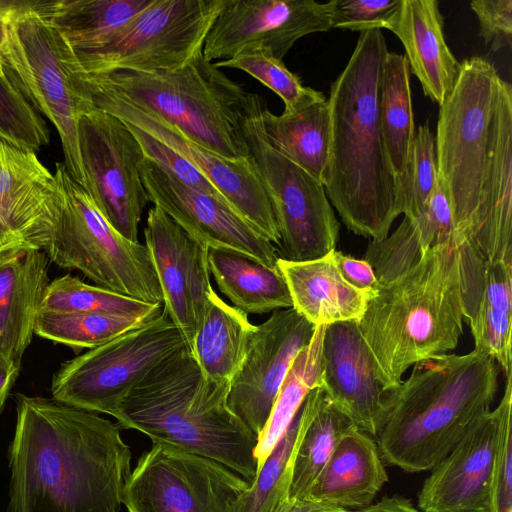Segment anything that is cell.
<instances>
[{
  "mask_svg": "<svg viewBox=\"0 0 512 512\" xmlns=\"http://www.w3.org/2000/svg\"><path fill=\"white\" fill-rule=\"evenodd\" d=\"M434 136L455 233L485 261L512 264V87L487 59L460 63Z\"/></svg>",
  "mask_w": 512,
  "mask_h": 512,
  "instance_id": "6da1fadb",
  "label": "cell"
},
{
  "mask_svg": "<svg viewBox=\"0 0 512 512\" xmlns=\"http://www.w3.org/2000/svg\"><path fill=\"white\" fill-rule=\"evenodd\" d=\"M131 459L118 424L18 394L5 512H119Z\"/></svg>",
  "mask_w": 512,
  "mask_h": 512,
  "instance_id": "7a4b0ae2",
  "label": "cell"
},
{
  "mask_svg": "<svg viewBox=\"0 0 512 512\" xmlns=\"http://www.w3.org/2000/svg\"><path fill=\"white\" fill-rule=\"evenodd\" d=\"M388 53L381 29L360 32L332 83L327 198L353 233L382 240L403 214L404 192L391 166L380 124L379 96Z\"/></svg>",
  "mask_w": 512,
  "mask_h": 512,
  "instance_id": "3957f363",
  "label": "cell"
},
{
  "mask_svg": "<svg viewBox=\"0 0 512 512\" xmlns=\"http://www.w3.org/2000/svg\"><path fill=\"white\" fill-rule=\"evenodd\" d=\"M456 233L407 271L379 285L357 320L385 391L408 368L449 354L463 333V275Z\"/></svg>",
  "mask_w": 512,
  "mask_h": 512,
  "instance_id": "277c9868",
  "label": "cell"
},
{
  "mask_svg": "<svg viewBox=\"0 0 512 512\" xmlns=\"http://www.w3.org/2000/svg\"><path fill=\"white\" fill-rule=\"evenodd\" d=\"M497 390L496 362L475 349L415 364L406 380L386 391L376 439L383 461L409 473L430 471L491 410Z\"/></svg>",
  "mask_w": 512,
  "mask_h": 512,
  "instance_id": "5b68a950",
  "label": "cell"
},
{
  "mask_svg": "<svg viewBox=\"0 0 512 512\" xmlns=\"http://www.w3.org/2000/svg\"><path fill=\"white\" fill-rule=\"evenodd\" d=\"M229 386L206 379L184 346L135 385L113 417L120 428L215 460L252 484L257 436L228 407Z\"/></svg>",
  "mask_w": 512,
  "mask_h": 512,
  "instance_id": "8992f818",
  "label": "cell"
},
{
  "mask_svg": "<svg viewBox=\"0 0 512 512\" xmlns=\"http://www.w3.org/2000/svg\"><path fill=\"white\" fill-rule=\"evenodd\" d=\"M80 74L96 88L157 116L224 158H251L244 126L263 105L262 99L206 61L202 52L174 71Z\"/></svg>",
  "mask_w": 512,
  "mask_h": 512,
  "instance_id": "52a82bcc",
  "label": "cell"
},
{
  "mask_svg": "<svg viewBox=\"0 0 512 512\" xmlns=\"http://www.w3.org/2000/svg\"><path fill=\"white\" fill-rule=\"evenodd\" d=\"M57 214L44 249L55 265L78 270L97 286L152 304L163 303L145 244L117 232L64 163H56Z\"/></svg>",
  "mask_w": 512,
  "mask_h": 512,
  "instance_id": "ba28073f",
  "label": "cell"
},
{
  "mask_svg": "<svg viewBox=\"0 0 512 512\" xmlns=\"http://www.w3.org/2000/svg\"><path fill=\"white\" fill-rule=\"evenodd\" d=\"M6 77L38 113L56 128L71 178L85 189L78 123L92 104L78 88L79 68L60 33L34 9L20 1L8 27L3 51Z\"/></svg>",
  "mask_w": 512,
  "mask_h": 512,
  "instance_id": "9c48e42d",
  "label": "cell"
},
{
  "mask_svg": "<svg viewBox=\"0 0 512 512\" xmlns=\"http://www.w3.org/2000/svg\"><path fill=\"white\" fill-rule=\"evenodd\" d=\"M228 2L153 0L125 24L69 49L87 75L174 71L202 52L213 22Z\"/></svg>",
  "mask_w": 512,
  "mask_h": 512,
  "instance_id": "30bf717a",
  "label": "cell"
},
{
  "mask_svg": "<svg viewBox=\"0 0 512 512\" xmlns=\"http://www.w3.org/2000/svg\"><path fill=\"white\" fill-rule=\"evenodd\" d=\"M187 343L166 312L61 365L51 383L55 401L113 417L130 390Z\"/></svg>",
  "mask_w": 512,
  "mask_h": 512,
  "instance_id": "8fae6325",
  "label": "cell"
},
{
  "mask_svg": "<svg viewBox=\"0 0 512 512\" xmlns=\"http://www.w3.org/2000/svg\"><path fill=\"white\" fill-rule=\"evenodd\" d=\"M263 106L247 118L244 131L276 216L278 257L296 262L320 258L336 248L338 220L324 186L264 140L256 119Z\"/></svg>",
  "mask_w": 512,
  "mask_h": 512,
  "instance_id": "7c38bea8",
  "label": "cell"
},
{
  "mask_svg": "<svg viewBox=\"0 0 512 512\" xmlns=\"http://www.w3.org/2000/svg\"><path fill=\"white\" fill-rule=\"evenodd\" d=\"M251 484L225 465L165 443H152L127 478L128 512H229Z\"/></svg>",
  "mask_w": 512,
  "mask_h": 512,
  "instance_id": "4fadbf2b",
  "label": "cell"
},
{
  "mask_svg": "<svg viewBox=\"0 0 512 512\" xmlns=\"http://www.w3.org/2000/svg\"><path fill=\"white\" fill-rule=\"evenodd\" d=\"M78 144L85 190L122 236L138 241V228L149 199L140 165L141 145L119 118L93 105L78 123Z\"/></svg>",
  "mask_w": 512,
  "mask_h": 512,
  "instance_id": "5bb4252c",
  "label": "cell"
},
{
  "mask_svg": "<svg viewBox=\"0 0 512 512\" xmlns=\"http://www.w3.org/2000/svg\"><path fill=\"white\" fill-rule=\"evenodd\" d=\"M78 87L80 94L94 107L138 127L185 158L250 225L278 245L276 216L252 157L237 160L224 158L193 142L157 116L96 88L84 80L80 72Z\"/></svg>",
  "mask_w": 512,
  "mask_h": 512,
  "instance_id": "9a60e30c",
  "label": "cell"
},
{
  "mask_svg": "<svg viewBox=\"0 0 512 512\" xmlns=\"http://www.w3.org/2000/svg\"><path fill=\"white\" fill-rule=\"evenodd\" d=\"M335 0H229L203 44L206 61L229 59L240 51L260 49L282 60L294 43L332 27Z\"/></svg>",
  "mask_w": 512,
  "mask_h": 512,
  "instance_id": "2e32d148",
  "label": "cell"
},
{
  "mask_svg": "<svg viewBox=\"0 0 512 512\" xmlns=\"http://www.w3.org/2000/svg\"><path fill=\"white\" fill-rule=\"evenodd\" d=\"M317 326L293 307L279 309L255 326L245 358L232 379L230 410L256 436L262 431L281 385Z\"/></svg>",
  "mask_w": 512,
  "mask_h": 512,
  "instance_id": "e0dca14e",
  "label": "cell"
},
{
  "mask_svg": "<svg viewBox=\"0 0 512 512\" xmlns=\"http://www.w3.org/2000/svg\"><path fill=\"white\" fill-rule=\"evenodd\" d=\"M149 202L208 248H226L277 267L275 245L224 199L190 188L147 159L140 165Z\"/></svg>",
  "mask_w": 512,
  "mask_h": 512,
  "instance_id": "ac0fdd59",
  "label": "cell"
},
{
  "mask_svg": "<svg viewBox=\"0 0 512 512\" xmlns=\"http://www.w3.org/2000/svg\"><path fill=\"white\" fill-rule=\"evenodd\" d=\"M144 239L161 287L163 310L189 347L212 289L208 247L156 206L148 212Z\"/></svg>",
  "mask_w": 512,
  "mask_h": 512,
  "instance_id": "d6986e66",
  "label": "cell"
},
{
  "mask_svg": "<svg viewBox=\"0 0 512 512\" xmlns=\"http://www.w3.org/2000/svg\"><path fill=\"white\" fill-rule=\"evenodd\" d=\"M319 387L350 422L377 439L386 417V391L356 321L325 327Z\"/></svg>",
  "mask_w": 512,
  "mask_h": 512,
  "instance_id": "ffe728a7",
  "label": "cell"
},
{
  "mask_svg": "<svg viewBox=\"0 0 512 512\" xmlns=\"http://www.w3.org/2000/svg\"><path fill=\"white\" fill-rule=\"evenodd\" d=\"M496 407L478 417L430 471L418 494L422 512H488L498 425Z\"/></svg>",
  "mask_w": 512,
  "mask_h": 512,
  "instance_id": "44dd1931",
  "label": "cell"
},
{
  "mask_svg": "<svg viewBox=\"0 0 512 512\" xmlns=\"http://www.w3.org/2000/svg\"><path fill=\"white\" fill-rule=\"evenodd\" d=\"M57 214V188L35 150L0 135V219L25 249L44 250Z\"/></svg>",
  "mask_w": 512,
  "mask_h": 512,
  "instance_id": "7402d4cb",
  "label": "cell"
},
{
  "mask_svg": "<svg viewBox=\"0 0 512 512\" xmlns=\"http://www.w3.org/2000/svg\"><path fill=\"white\" fill-rule=\"evenodd\" d=\"M463 316L475 350L512 375V264L485 261L467 241L460 244Z\"/></svg>",
  "mask_w": 512,
  "mask_h": 512,
  "instance_id": "603a6c76",
  "label": "cell"
},
{
  "mask_svg": "<svg viewBox=\"0 0 512 512\" xmlns=\"http://www.w3.org/2000/svg\"><path fill=\"white\" fill-rule=\"evenodd\" d=\"M443 26L438 1L402 0L387 27L402 42L410 73L418 78L424 94L439 105L453 90L460 72Z\"/></svg>",
  "mask_w": 512,
  "mask_h": 512,
  "instance_id": "cb8c5ba5",
  "label": "cell"
},
{
  "mask_svg": "<svg viewBox=\"0 0 512 512\" xmlns=\"http://www.w3.org/2000/svg\"><path fill=\"white\" fill-rule=\"evenodd\" d=\"M48 284V257L42 250L0 253V354L18 367L35 334Z\"/></svg>",
  "mask_w": 512,
  "mask_h": 512,
  "instance_id": "d4e9b609",
  "label": "cell"
},
{
  "mask_svg": "<svg viewBox=\"0 0 512 512\" xmlns=\"http://www.w3.org/2000/svg\"><path fill=\"white\" fill-rule=\"evenodd\" d=\"M387 481L375 439L351 426L340 436L305 500L357 511L373 504Z\"/></svg>",
  "mask_w": 512,
  "mask_h": 512,
  "instance_id": "484cf974",
  "label": "cell"
},
{
  "mask_svg": "<svg viewBox=\"0 0 512 512\" xmlns=\"http://www.w3.org/2000/svg\"><path fill=\"white\" fill-rule=\"evenodd\" d=\"M334 250L313 260H277L292 307L315 326L359 320L370 298L343 278L335 263Z\"/></svg>",
  "mask_w": 512,
  "mask_h": 512,
  "instance_id": "4316f807",
  "label": "cell"
},
{
  "mask_svg": "<svg viewBox=\"0 0 512 512\" xmlns=\"http://www.w3.org/2000/svg\"><path fill=\"white\" fill-rule=\"evenodd\" d=\"M256 119L270 147L325 185L330 155L327 99L281 115H275L263 106Z\"/></svg>",
  "mask_w": 512,
  "mask_h": 512,
  "instance_id": "83f0119b",
  "label": "cell"
},
{
  "mask_svg": "<svg viewBox=\"0 0 512 512\" xmlns=\"http://www.w3.org/2000/svg\"><path fill=\"white\" fill-rule=\"evenodd\" d=\"M351 426L320 387L306 397L300 411L290 460L289 500H305L340 436Z\"/></svg>",
  "mask_w": 512,
  "mask_h": 512,
  "instance_id": "f1b7e54d",
  "label": "cell"
},
{
  "mask_svg": "<svg viewBox=\"0 0 512 512\" xmlns=\"http://www.w3.org/2000/svg\"><path fill=\"white\" fill-rule=\"evenodd\" d=\"M208 265L219 291L233 307L247 315L293 306L287 282L278 267L226 248H208Z\"/></svg>",
  "mask_w": 512,
  "mask_h": 512,
  "instance_id": "f546056e",
  "label": "cell"
},
{
  "mask_svg": "<svg viewBox=\"0 0 512 512\" xmlns=\"http://www.w3.org/2000/svg\"><path fill=\"white\" fill-rule=\"evenodd\" d=\"M255 328L248 315L223 301L212 288L208 303L188 347L202 374L230 385L238 372Z\"/></svg>",
  "mask_w": 512,
  "mask_h": 512,
  "instance_id": "4dcf8cb0",
  "label": "cell"
},
{
  "mask_svg": "<svg viewBox=\"0 0 512 512\" xmlns=\"http://www.w3.org/2000/svg\"><path fill=\"white\" fill-rule=\"evenodd\" d=\"M410 74L406 56L388 51L380 85V124L391 166L402 185L403 192L416 132Z\"/></svg>",
  "mask_w": 512,
  "mask_h": 512,
  "instance_id": "1f68e13d",
  "label": "cell"
},
{
  "mask_svg": "<svg viewBox=\"0 0 512 512\" xmlns=\"http://www.w3.org/2000/svg\"><path fill=\"white\" fill-rule=\"evenodd\" d=\"M326 326L316 327L310 343L295 358L276 396L267 422L257 436L254 450L257 473L286 433L307 395L320 385L322 340Z\"/></svg>",
  "mask_w": 512,
  "mask_h": 512,
  "instance_id": "d6a6232c",
  "label": "cell"
},
{
  "mask_svg": "<svg viewBox=\"0 0 512 512\" xmlns=\"http://www.w3.org/2000/svg\"><path fill=\"white\" fill-rule=\"evenodd\" d=\"M454 233L440 227L426 213L417 220L403 218L397 229L382 240H372L364 260L372 267L379 285L390 282L415 265L433 246Z\"/></svg>",
  "mask_w": 512,
  "mask_h": 512,
  "instance_id": "836d02e7",
  "label": "cell"
},
{
  "mask_svg": "<svg viewBox=\"0 0 512 512\" xmlns=\"http://www.w3.org/2000/svg\"><path fill=\"white\" fill-rule=\"evenodd\" d=\"M41 309L98 313L153 320L163 311L160 304L143 302L66 274L47 285Z\"/></svg>",
  "mask_w": 512,
  "mask_h": 512,
  "instance_id": "e575fe53",
  "label": "cell"
},
{
  "mask_svg": "<svg viewBox=\"0 0 512 512\" xmlns=\"http://www.w3.org/2000/svg\"><path fill=\"white\" fill-rule=\"evenodd\" d=\"M152 320L98 313L38 311L34 332L73 349H92Z\"/></svg>",
  "mask_w": 512,
  "mask_h": 512,
  "instance_id": "d590c367",
  "label": "cell"
},
{
  "mask_svg": "<svg viewBox=\"0 0 512 512\" xmlns=\"http://www.w3.org/2000/svg\"><path fill=\"white\" fill-rule=\"evenodd\" d=\"M298 423L299 412L251 486L234 501L229 512H280L289 502L290 460Z\"/></svg>",
  "mask_w": 512,
  "mask_h": 512,
  "instance_id": "8d00e7d4",
  "label": "cell"
},
{
  "mask_svg": "<svg viewBox=\"0 0 512 512\" xmlns=\"http://www.w3.org/2000/svg\"><path fill=\"white\" fill-rule=\"evenodd\" d=\"M217 68H233L246 72L276 93L284 103L283 112H293L311 103L327 99L325 95L306 87L298 75L282 60L260 49L247 48L233 57L213 63Z\"/></svg>",
  "mask_w": 512,
  "mask_h": 512,
  "instance_id": "74e56055",
  "label": "cell"
},
{
  "mask_svg": "<svg viewBox=\"0 0 512 512\" xmlns=\"http://www.w3.org/2000/svg\"><path fill=\"white\" fill-rule=\"evenodd\" d=\"M437 180L435 136L426 123L418 126L412 143L404 181L405 217L417 220L423 216Z\"/></svg>",
  "mask_w": 512,
  "mask_h": 512,
  "instance_id": "f35d334b",
  "label": "cell"
},
{
  "mask_svg": "<svg viewBox=\"0 0 512 512\" xmlns=\"http://www.w3.org/2000/svg\"><path fill=\"white\" fill-rule=\"evenodd\" d=\"M506 377L499 410L489 485V511L512 512V380Z\"/></svg>",
  "mask_w": 512,
  "mask_h": 512,
  "instance_id": "ab89813d",
  "label": "cell"
},
{
  "mask_svg": "<svg viewBox=\"0 0 512 512\" xmlns=\"http://www.w3.org/2000/svg\"><path fill=\"white\" fill-rule=\"evenodd\" d=\"M0 135L37 150L49 143L50 132L13 83L0 75Z\"/></svg>",
  "mask_w": 512,
  "mask_h": 512,
  "instance_id": "60d3db41",
  "label": "cell"
},
{
  "mask_svg": "<svg viewBox=\"0 0 512 512\" xmlns=\"http://www.w3.org/2000/svg\"><path fill=\"white\" fill-rule=\"evenodd\" d=\"M123 123L134 134L147 159L155 162L184 185L225 200L220 191L185 158L138 127Z\"/></svg>",
  "mask_w": 512,
  "mask_h": 512,
  "instance_id": "b9f144b4",
  "label": "cell"
},
{
  "mask_svg": "<svg viewBox=\"0 0 512 512\" xmlns=\"http://www.w3.org/2000/svg\"><path fill=\"white\" fill-rule=\"evenodd\" d=\"M402 0H335L332 27L365 31L388 27Z\"/></svg>",
  "mask_w": 512,
  "mask_h": 512,
  "instance_id": "7bdbcfd3",
  "label": "cell"
},
{
  "mask_svg": "<svg viewBox=\"0 0 512 512\" xmlns=\"http://www.w3.org/2000/svg\"><path fill=\"white\" fill-rule=\"evenodd\" d=\"M471 9L479 22V35L496 52L510 47L512 40V0H475Z\"/></svg>",
  "mask_w": 512,
  "mask_h": 512,
  "instance_id": "ee69618b",
  "label": "cell"
},
{
  "mask_svg": "<svg viewBox=\"0 0 512 512\" xmlns=\"http://www.w3.org/2000/svg\"><path fill=\"white\" fill-rule=\"evenodd\" d=\"M334 259L343 278L353 287L372 296L379 283L370 264L364 259H357L334 250Z\"/></svg>",
  "mask_w": 512,
  "mask_h": 512,
  "instance_id": "f6af8a7d",
  "label": "cell"
},
{
  "mask_svg": "<svg viewBox=\"0 0 512 512\" xmlns=\"http://www.w3.org/2000/svg\"><path fill=\"white\" fill-rule=\"evenodd\" d=\"M352 512H422L413 502L401 495L384 496L370 506Z\"/></svg>",
  "mask_w": 512,
  "mask_h": 512,
  "instance_id": "bcb514c9",
  "label": "cell"
},
{
  "mask_svg": "<svg viewBox=\"0 0 512 512\" xmlns=\"http://www.w3.org/2000/svg\"><path fill=\"white\" fill-rule=\"evenodd\" d=\"M20 367L11 359L0 354V413L18 377Z\"/></svg>",
  "mask_w": 512,
  "mask_h": 512,
  "instance_id": "7dc6e473",
  "label": "cell"
},
{
  "mask_svg": "<svg viewBox=\"0 0 512 512\" xmlns=\"http://www.w3.org/2000/svg\"><path fill=\"white\" fill-rule=\"evenodd\" d=\"M20 0H0V75L6 76L3 68V51L8 39V27Z\"/></svg>",
  "mask_w": 512,
  "mask_h": 512,
  "instance_id": "c3c4849f",
  "label": "cell"
},
{
  "mask_svg": "<svg viewBox=\"0 0 512 512\" xmlns=\"http://www.w3.org/2000/svg\"><path fill=\"white\" fill-rule=\"evenodd\" d=\"M280 512H352L338 507L311 500H294L282 508Z\"/></svg>",
  "mask_w": 512,
  "mask_h": 512,
  "instance_id": "681fc988",
  "label": "cell"
},
{
  "mask_svg": "<svg viewBox=\"0 0 512 512\" xmlns=\"http://www.w3.org/2000/svg\"><path fill=\"white\" fill-rule=\"evenodd\" d=\"M23 248L0 219V253Z\"/></svg>",
  "mask_w": 512,
  "mask_h": 512,
  "instance_id": "f907efd6",
  "label": "cell"
}]
</instances>
